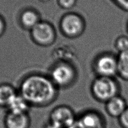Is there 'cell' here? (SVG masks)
<instances>
[{
  "instance_id": "1",
  "label": "cell",
  "mask_w": 128,
  "mask_h": 128,
  "mask_svg": "<svg viewBox=\"0 0 128 128\" xmlns=\"http://www.w3.org/2000/svg\"><path fill=\"white\" fill-rule=\"evenodd\" d=\"M58 88L50 77L39 74L29 75L20 84L19 93L30 106L43 107L56 99Z\"/></svg>"
},
{
  "instance_id": "2",
  "label": "cell",
  "mask_w": 128,
  "mask_h": 128,
  "mask_svg": "<svg viewBox=\"0 0 128 128\" xmlns=\"http://www.w3.org/2000/svg\"><path fill=\"white\" fill-rule=\"evenodd\" d=\"M90 91L96 100L106 103L120 94V85L116 77L97 76L91 84Z\"/></svg>"
},
{
  "instance_id": "3",
  "label": "cell",
  "mask_w": 128,
  "mask_h": 128,
  "mask_svg": "<svg viewBox=\"0 0 128 128\" xmlns=\"http://www.w3.org/2000/svg\"><path fill=\"white\" fill-rule=\"evenodd\" d=\"M76 68L66 61H58L50 70V79L58 88H66L72 85L77 79Z\"/></svg>"
},
{
  "instance_id": "4",
  "label": "cell",
  "mask_w": 128,
  "mask_h": 128,
  "mask_svg": "<svg viewBox=\"0 0 128 128\" xmlns=\"http://www.w3.org/2000/svg\"><path fill=\"white\" fill-rule=\"evenodd\" d=\"M93 69L97 76L116 77L118 76V54L111 51L98 54L93 61Z\"/></svg>"
},
{
  "instance_id": "5",
  "label": "cell",
  "mask_w": 128,
  "mask_h": 128,
  "mask_svg": "<svg viewBox=\"0 0 128 128\" xmlns=\"http://www.w3.org/2000/svg\"><path fill=\"white\" fill-rule=\"evenodd\" d=\"M60 30L66 37L75 38L80 36L86 29V22L82 15L75 13L64 15L60 21Z\"/></svg>"
},
{
  "instance_id": "6",
  "label": "cell",
  "mask_w": 128,
  "mask_h": 128,
  "mask_svg": "<svg viewBox=\"0 0 128 128\" xmlns=\"http://www.w3.org/2000/svg\"><path fill=\"white\" fill-rule=\"evenodd\" d=\"M77 116L70 107L60 105L51 111L48 124L54 128H69L75 126Z\"/></svg>"
},
{
  "instance_id": "7",
  "label": "cell",
  "mask_w": 128,
  "mask_h": 128,
  "mask_svg": "<svg viewBox=\"0 0 128 128\" xmlns=\"http://www.w3.org/2000/svg\"><path fill=\"white\" fill-rule=\"evenodd\" d=\"M32 40L40 46H49L56 41V32L53 25L41 20L30 30Z\"/></svg>"
},
{
  "instance_id": "8",
  "label": "cell",
  "mask_w": 128,
  "mask_h": 128,
  "mask_svg": "<svg viewBox=\"0 0 128 128\" xmlns=\"http://www.w3.org/2000/svg\"><path fill=\"white\" fill-rule=\"evenodd\" d=\"M76 128H106L104 117L95 110H87L77 116Z\"/></svg>"
},
{
  "instance_id": "9",
  "label": "cell",
  "mask_w": 128,
  "mask_h": 128,
  "mask_svg": "<svg viewBox=\"0 0 128 128\" xmlns=\"http://www.w3.org/2000/svg\"><path fill=\"white\" fill-rule=\"evenodd\" d=\"M5 128H30L31 118L29 113H18L8 111L4 116Z\"/></svg>"
},
{
  "instance_id": "10",
  "label": "cell",
  "mask_w": 128,
  "mask_h": 128,
  "mask_svg": "<svg viewBox=\"0 0 128 128\" xmlns=\"http://www.w3.org/2000/svg\"><path fill=\"white\" fill-rule=\"evenodd\" d=\"M128 107L126 100L120 94L105 103V108L109 116L119 118Z\"/></svg>"
},
{
  "instance_id": "11",
  "label": "cell",
  "mask_w": 128,
  "mask_h": 128,
  "mask_svg": "<svg viewBox=\"0 0 128 128\" xmlns=\"http://www.w3.org/2000/svg\"><path fill=\"white\" fill-rule=\"evenodd\" d=\"M19 21L24 28L31 30L41 20L40 14L36 10L26 9L20 14Z\"/></svg>"
},
{
  "instance_id": "12",
  "label": "cell",
  "mask_w": 128,
  "mask_h": 128,
  "mask_svg": "<svg viewBox=\"0 0 128 128\" xmlns=\"http://www.w3.org/2000/svg\"><path fill=\"white\" fill-rule=\"evenodd\" d=\"M31 107L28 102L24 99V97L17 93L11 100L8 107V111L18 113H29Z\"/></svg>"
},
{
  "instance_id": "13",
  "label": "cell",
  "mask_w": 128,
  "mask_h": 128,
  "mask_svg": "<svg viewBox=\"0 0 128 128\" xmlns=\"http://www.w3.org/2000/svg\"><path fill=\"white\" fill-rule=\"evenodd\" d=\"M18 93L10 84H0V107L8 108V104Z\"/></svg>"
},
{
  "instance_id": "14",
  "label": "cell",
  "mask_w": 128,
  "mask_h": 128,
  "mask_svg": "<svg viewBox=\"0 0 128 128\" xmlns=\"http://www.w3.org/2000/svg\"><path fill=\"white\" fill-rule=\"evenodd\" d=\"M118 76L128 81V51L118 54Z\"/></svg>"
},
{
  "instance_id": "15",
  "label": "cell",
  "mask_w": 128,
  "mask_h": 128,
  "mask_svg": "<svg viewBox=\"0 0 128 128\" xmlns=\"http://www.w3.org/2000/svg\"><path fill=\"white\" fill-rule=\"evenodd\" d=\"M114 47L118 53L128 51V36L120 35L116 38Z\"/></svg>"
},
{
  "instance_id": "16",
  "label": "cell",
  "mask_w": 128,
  "mask_h": 128,
  "mask_svg": "<svg viewBox=\"0 0 128 128\" xmlns=\"http://www.w3.org/2000/svg\"><path fill=\"white\" fill-rule=\"evenodd\" d=\"M58 6L65 10L72 9L76 4L77 0H57Z\"/></svg>"
},
{
  "instance_id": "17",
  "label": "cell",
  "mask_w": 128,
  "mask_h": 128,
  "mask_svg": "<svg viewBox=\"0 0 128 128\" xmlns=\"http://www.w3.org/2000/svg\"><path fill=\"white\" fill-rule=\"evenodd\" d=\"M119 123L122 128H128V106L118 118Z\"/></svg>"
},
{
  "instance_id": "18",
  "label": "cell",
  "mask_w": 128,
  "mask_h": 128,
  "mask_svg": "<svg viewBox=\"0 0 128 128\" xmlns=\"http://www.w3.org/2000/svg\"><path fill=\"white\" fill-rule=\"evenodd\" d=\"M112 1L118 8L128 12V0H112Z\"/></svg>"
},
{
  "instance_id": "19",
  "label": "cell",
  "mask_w": 128,
  "mask_h": 128,
  "mask_svg": "<svg viewBox=\"0 0 128 128\" xmlns=\"http://www.w3.org/2000/svg\"><path fill=\"white\" fill-rule=\"evenodd\" d=\"M6 30V23L1 15H0V37L3 35Z\"/></svg>"
},
{
  "instance_id": "20",
  "label": "cell",
  "mask_w": 128,
  "mask_h": 128,
  "mask_svg": "<svg viewBox=\"0 0 128 128\" xmlns=\"http://www.w3.org/2000/svg\"><path fill=\"white\" fill-rule=\"evenodd\" d=\"M39 1L42 2H44V3H46V2H48V1H50V0H39Z\"/></svg>"
},
{
  "instance_id": "21",
  "label": "cell",
  "mask_w": 128,
  "mask_h": 128,
  "mask_svg": "<svg viewBox=\"0 0 128 128\" xmlns=\"http://www.w3.org/2000/svg\"><path fill=\"white\" fill-rule=\"evenodd\" d=\"M126 29H127V32L128 33V20L127 21V23H126Z\"/></svg>"
}]
</instances>
